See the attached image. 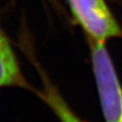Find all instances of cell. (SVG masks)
I'll return each instance as SVG.
<instances>
[{
    "label": "cell",
    "instance_id": "4",
    "mask_svg": "<svg viewBox=\"0 0 122 122\" xmlns=\"http://www.w3.org/2000/svg\"><path fill=\"white\" fill-rule=\"evenodd\" d=\"M40 96L53 110L60 122H85L70 109L57 89L47 79H44V91Z\"/></svg>",
    "mask_w": 122,
    "mask_h": 122
},
{
    "label": "cell",
    "instance_id": "1",
    "mask_svg": "<svg viewBox=\"0 0 122 122\" xmlns=\"http://www.w3.org/2000/svg\"><path fill=\"white\" fill-rule=\"evenodd\" d=\"M97 90L106 122H122V87L105 43L90 41Z\"/></svg>",
    "mask_w": 122,
    "mask_h": 122
},
{
    "label": "cell",
    "instance_id": "3",
    "mask_svg": "<svg viewBox=\"0 0 122 122\" xmlns=\"http://www.w3.org/2000/svg\"><path fill=\"white\" fill-rule=\"evenodd\" d=\"M0 86L26 87L20 64L4 32L0 28Z\"/></svg>",
    "mask_w": 122,
    "mask_h": 122
},
{
    "label": "cell",
    "instance_id": "2",
    "mask_svg": "<svg viewBox=\"0 0 122 122\" xmlns=\"http://www.w3.org/2000/svg\"><path fill=\"white\" fill-rule=\"evenodd\" d=\"M74 18L90 41L106 43L122 37V30L105 0H67Z\"/></svg>",
    "mask_w": 122,
    "mask_h": 122
}]
</instances>
